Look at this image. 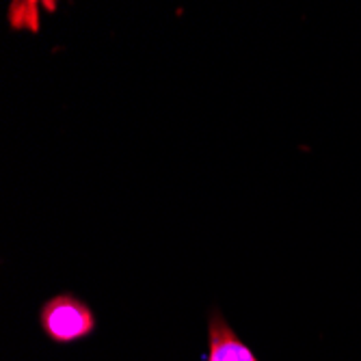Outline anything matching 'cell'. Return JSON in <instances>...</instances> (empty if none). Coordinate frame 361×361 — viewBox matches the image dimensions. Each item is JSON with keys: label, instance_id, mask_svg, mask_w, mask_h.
I'll return each instance as SVG.
<instances>
[{"label": "cell", "instance_id": "obj_1", "mask_svg": "<svg viewBox=\"0 0 361 361\" xmlns=\"http://www.w3.org/2000/svg\"><path fill=\"white\" fill-rule=\"evenodd\" d=\"M39 324L52 342L72 344L95 331V314L76 294L61 292L42 305Z\"/></svg>", "mask_w": 361, "mask_h": 361}, {"label": "cell", "instance_id": "obj_2", "mask_svg": "<svg viewBox=\"0 0 361 361\" xmlns=\"http://www.w3.org/2000/svg\"><path fill=\"white\" fill-rule=\"evenodd\" d=\"M208 361H259L216 310L208 320Z\"/></svg>", "mask_w": 361, "mask_h": 361}]
</instances>
